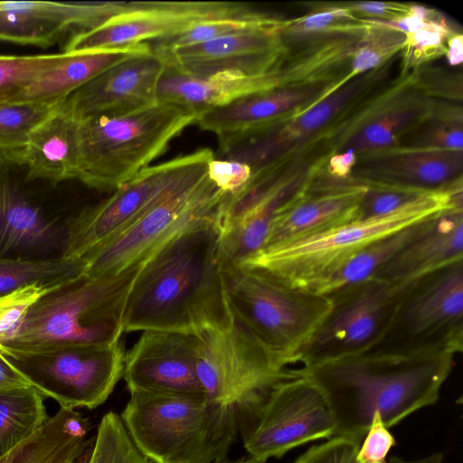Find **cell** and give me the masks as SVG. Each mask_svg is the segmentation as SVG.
<instances>
[{
	"instance_id": "48",
	"label": "cell",
	"mask_w": 463,
	"mask_h": 463,
	"mask_svg": "<svg viewBox=\"0 0 463 463\" xmlns=\"http://www.w3.org/2000/svg\"><path fill=\"white\" fill-rule=\"evenodd\" d=\"M446 57L449 65L457 66L463 61V36L461 33H456L448 40V48L446 49Z\"/></svg>"
},
{
	"instance_id": "50",
	"label": "cell",
	"mask_w": 463,
	"mask_h": 463,
	"mask_svg": "<svg viewBox=\"0 0 463 463\" xmlns=\"http://www.w3.org/2000/svg\"><path fill=\"white\" fill-rule=\"evenodd\" d=\"M216 463H266L265 461H261V460H259L257 458H254L252 457H250L249 458H245V459H240V460H236V461H219V462H216Z\"/></svg>"
},
{
	"instance_id": "19",
	"label": "cell",
	"mask_w": 463,
	"mask_h": 463,
	"mask_svg": "<svg viewBox=\"0 0 463 463\" xmlns=\"http://www.w3.org/2000/svg\"><path fill=\"white\" fill-rule=\"evenodd\" d=\"M165 65L151 51L106 70L69 97L80 119L95 115H123L157 103V88Z\"/></svg>"
},
{
	"instance_id": "13",
	"label": "cell",
	"mask_w": 463,
	"mask_h": 463,
	"mask_svg": "<svg viewBox=\"0 0 463 463\" xmlns=\"http://www.w3.org/2000/svg\"><path fill=\"white\" fill-rule=\"evenodd\" d=\"M194 338L196 373L205 396L234 411L239 420L288 369L234 319Z\"/></svg>"
},
{
	"instance_id": "39",
	"label": "cell",
	"mask_w": 463,
	"mask_h": 463,
	"mask_svg": "<svg viewBox=\"0 0 463 463\" xmlns=\"http://www.w3.org/2000/svg\"><path fill=\"white\" fill-rule=\"evenodd\" d=\"M355 16L345 6L328 7L327 9L289 21H281L279 34H298L339 30L349 32L361 30L364 32L369 24L365 21L362 24H351Z\"/></svg>"
},
{
	"instance_id": "20",
	"label": "cell",
	"mask_w": 463,
	"mask_h": 463,
	"mask_svg": "<svg viewBox=\"0 0 463 463\" xmlns=\"http://www.w3.org/2000/svg\"><path fill=\"white\" fill-rule=\"evenodd\" d=\"M165 66L195 76L235 71L247 74L275 68L281 49L280 35L255 32L230 35L174 48H153Z\"/></svg>"
},
{
	"instance_id": "45",
	"label": "cell",
	"mask_w": 463,
	"mask_h": 463,
	"mask_svg": "<svg viewBox=\"0 0 463 463\" xmlns=\"http://www.w3.org/2000/svg\"><path fill=\"white\" fill-rule=\"evenodd\" d=\"M352 14L357 13L374 19L392 20L402 17L409 12L410 5L397 3L365 1L345 6Z\"/></svg>"
},
{
	"instance_id": "15",
	"label": "cell",
	"mask_w": 463,
	"mask_h": 463,
	"mask_svg": "<svg viewBox=\"0 0 463 463\" xmlns=\"http://www.w3.org/2000/svg\"><path fill=\"white\" fill-rule=\"evenodd\" d=\"M26 178L16 153L0 151V258L64 259L68 226Z\"/></svg>"
},
{
	"instance_id": "12",
	"label": "cell",
	"mask_w": 463,
	"mask_h": 463,
	"mask_svg": "<svg viewBox=\"0 0 463 463\" xmlns=\"http://www.w3.org/2000/svg\"><path fill=\"white\" fill-rule=\"evenodd\" d=\"M215 157L210 148L147 166L100 203L68 218L64 259L80 260L158 203L191 176L207 170Z\"/></svg>"
},
{
	"instance_id": "34",
	"label": "cell",
	"mask_w": 463,
	"mask_h": 463,
	"mask_svg": "<svg viewBox=\"0 0 463 463\" xmlns=\"http://www.w3.org/2000/svg\"><path fill=\"white\" fill-rule=\"evenodd\" d=\"M85 463H153L135 446L118 414H105Z\"/></svg>"
},
{
	"instance_id": "36",
	"label": "cell",
	"mask_w": 463,
	"mask_h": 463,
	"mask_svg": "<svg viewBox=\"0 0 463 463\" xmlns=\"http://www.w3.org/2000/svg\"><path fill=\"white\" fill-rule=\"evenodd\" d=\"M68 53L0 55V100L10 91L62 61Z\"/></svg>"
},
{
	"instance_id": "47",
	"label": "cell",
	"mask_w": 463,
	"mask_h": 463,
	"mask_svg": "<svg viewBox=\"0 0 463 463\" xmlns=\"http://www.w3.org/2000/svg\"><path fill=\"white\" fill-rule=\"evenodd\" d=\"M28 385L24 377L0 355V389Z\"/></svg>"
},
{
	"instance_id": "7",
	"label": "cell",
	"mask_w": 463,
	"mask_h": 463,
	"mask_svg": "<svg viewBox=\"0 0 463 463\" xmlns=\"http://www.w3.org/2000/svg\"><path fill=\"white\" fill-rule=\"evenodd\" d=\"M197 115L157 102L123 115L80 120L77 178L97 190H116L160 156Z\"/></svg>"
},
{
	"instance_id": "22",
	"label": "cell",
	"mask_w": 463,
	"mask_h": 463,
	"mask_svg": "<svg viewBox=\"0 0 463 463\" xmlns=\"http://www.w3.org/2000/svg\"><path fill=\"white\" fill-rule=\"evenodd\" d=\"M458 260H463L462 204L423 221L374 277L403 285Z\"/></svg>"
},
{
	"instance_id": "33",
	"label": "cell",
	"mask_w": 463,
	"mask_h": 463,
	"mask_svg": "<svg viewBox=\"0 0 463 463\" xmlns=\"http://www.w3.org/2000/svg\"><path fill=\"white\" fill-rule=\"evenodd\" d=\"M61 102V101H60ZM0 101V151L20 152L36 127L60 103Z\"/></svg>"
},
{
	"instance_id": "43",
	"label": "cell",
	"mask_w": 463,
	"mask_h": 463,
	"mask_svg": "<svg viewBox=\"0 0 463 463\" xmlns=\"http://www.w3.org/2000/svg\"><path fill=\"white\" fill-rule=\"evenodd\" d=\"M207 176L221 192L231 196L249 184L252 171L246 164L214 157L208 165Z\"/></svg>"
},
{
	"instance_id": "40",
	"label": "cell",
	"mask_w": 463,
	"mask_h": 463,
	"mask_svg": "<svg viewBox=\"0 0 463 463\" xmlns=\"http://www.w3.org/2000/svg\"><path fill=\"white\" fill-rule=\"evenodd\" d=\"M60 283L33 284L0 297V344L14 334L29 307Z\"/></svg>"
},
{
	"instance_id": "4",
	"label": "cell",
	"mask_w": 463,
	"mask_h": 463,
	"mask_svg": "<svg viewBox=\"0 0 463 463\" xmlns=\"http://www.w3.org/2000/svg\"><path fill=\"white\" fill-rule=\"evenodd\" d=\"M120 418L153 463L222 461L240 427L234 411L204 394L131 392Z\"/></svg>"
},
{
	"instance_id": "1",
	"label": "cell",
	"mask_w": 463,
	"mask_h": 463,
	"mask_svg": "<svg viewBox=\"0 0 463 463\" xmlns=\"http://www.w3.org/2000/svg\"><path fill=\"white\" fill-rule=\"evenodd\" d=\"M233 321L222 274L216 217L196 222L156 250L128 294L124 332L198 335Z\"/></svg>"
},
{
	"instance_id": "25",
	"label": "cell",
	"mask_w": 463,
	"mask_h": 463,
	"mask_svg": "<svg viewBox=\"0 0 463 463\" xmlns=\"http://www.w3.org/2000/svg\"><path fill=\"white\" fill-rule=\"evenodd\" d=\"M150 51V44L144 43L68 53L62 61L8 92L1 100L58 103L106 70Z\"/></svg>"
},
{
	"instance_id": "24",
	"label": "cell",
	"mask_w": 463,
	"mask_h": 463,
	"mask_svg": "<svg viewBox=\"0 0 463 463\" xmlns=\"http://www.w3.org/2000/svg\"><path fill=\"white\" fill-rule=\"evenodd\" d=\"M365 190L364 184L304 189L276 215L262 250L356 218Z\"/></svg>"
},
{
	"instance_id": "17",
	"label": "cell",
	"mask_w": 463,
	"mask_h": 463,
	"mask_svg": "<svg viewBox=\"0 0 463 463\" xmlns=\"http://www.w3.org/2000/svg\"><path fill=\"white\" fill-rule=\"evenodd\" d=\"M122 377L130 393L204 394L196 373L194 335L142 332L125 354Z\"/></svg>"
},
{
	"instance_id": "18",
	"label": "cell",
	"mask_w": 463,
	"mask_h": 463,
	"mask_svg": "<svg viewBox=\"0 0 463 463\" xmlns=\"http://www.w3.org/2000/svg\"><path fill=\"white\" fill-rule=\"evenodd\" d=\"M131 2L0 1V41L48 47L71 29L95 28Z\"/></svg>"
},
{
	"instance_id": "28",
	"label": "cell",
	"mask_w": 463,
	"mask_h": 463,
	"mask_svg": "<svg viewBox=\"0 0 463 463\" xmlns=\"http://www.w3.org/2000/svg\"><path fill=\"white\" fill-rule=\"evenodd\" d=\"M44 399L32 385L0 389V458L49 420Z\"/></svg>"
},
{
	"instance_id": "9",
	"label": "cell",
	"mask_w": 463,
	"mask_h": 463,
	"mask_svg": "<svg viewBox=\"0 0 463 463\" xmlns=\"http://www.w3.org/2000/svg\"><path fill=\"white\" fill-rule=\"evenodd\" d=\"M243 445L261 461L335 435L334 416L321 388L301 368L288 369L239 420Z\"/></svg>"
},
{
	"instance_id": "35",
	"label": "cell",
	"mask_w": 463,
	"mask_h": 463,
	"mask_svg": "<svg viewBox=\"0 0 463 463\" xmlns=\"http://www.w3.org/2000/svg\"><path fill=\"white\" fill-rule=\"evenodd\" d=\"M412 109H394L384 112L369 122L350 141V147L356 151L386 149L394 143L400 130L419 117Z\"/></svg>"
},
{
	"instance_id": "8",
	"label": "cell",
	"mask_w": 463,
	"mask_h": 463,
	"mask_svg": "<svg viewBox=\"0 0 463 463\" xmlns=\"http://www.w3.org/2000/svg\"><path fill=\"white\" fill-rule=\"evenodd\" d=\"M463 350V260L401 286L390 323L369 352L439 355Z\"/></svg>"
},
{
	"instance_id": "16",
	"label": "cell",
	"mask_w": 463,
	"mask_h": 463,
	"mask_svg": "<svg viewBox=\"0 0 463 463\" xmlns=\"http://www.w3.org/2000/svg\"><path fill=\"white\" fill-rule=\"evenodd\" d=\"M251 8L222 1H136L100 25L75 33L63 52L113 48L161 41L201 23L243 14Z\"/></svg>"
},
{
	"instance_id": "41",
	"label": "cell",
	"mask_w": 463,
	"mask_h": 463,
	"mask_svg": "<svg viewBox=\"0 0 463 463\" xmlns=\"http://www.w3.org/2000/svg\"><path fill=\"white\" fill-rule=\"evenodd\" d=\"M357 450V463H387V456L396 440L378 411L373 414L368 430Z\"/></svg>"
},
{
	"instance_id": "32",
	"label": "cell",
	"mask_w": 463,
	"mask_h": 463,
	"mask_svg": "<svg viewBox=\"0 0 463 463\" xmlns=\"http://www.w3.org/2000/svg\"><path fill=\"white\" fill-rule=\"evenodd\" d=\"M369 26L354 52L351 69L343 80L326 90L316 100H321L336 91L361 73L375 68L403 47L405 35L388 27L365 20Z\"/></svg>"
},
{
	"instance_id": "10",
	"label": "cell",
	"mask_w": 463,
	"mask_h": 463,
	"mask_svg": "<svg viewBox=\"0 0 463 463\" xmlns=\"http://www.w3.org/2000/svg\"><path fill=\"white\" fill-rule=\"evenodd\" d=\"M225 195L208 178L207 170L191 176L128 227L84 255L80 260V273L116 274L148 259L196 222L217 218Z\"/></svg>"
},
{
	"instance_id": "29",
	"label": "cell",
	"mask_w": 463,
	"mask_h": 463,
	"mask_svg": "<svg viewBox=\"0 0 463 463\" xmlns=\"http://www.w3.org/2000/svg\"><path fill=\"white\" fill-rule=\"evenodd\" d=\"M422 222L368 244L324 279L314 291L329 295L341 288L361 283L374 277L417 232Z\"/></svg>"
},
{
	"instance_id": "5",
	"label": "cell",
	"mask_w": 463,
	"mask_h": 463,
	"mask_svg": "<svg viewBox=\"0 0 463 463\" xmlns=\"http://www.w3.org/2000/svg\"><path fill=\"white\" fill-rule=\"evenodd\" d=\"M462 204V186L428 191L389 214L354 218L266 248L241 263L265 270L294 287L315 288L373 241Z\"/></svg>"
},
{
	"instance_id": "6",
	"label": "cell",
	"mask_w": 463,
	"mask_h": 463,
	"mask_svg": "<svg viewBox=\"0 0 463 463\" xmlns=\"http://www.w3.org/2000/svg\"><path fill=\"white\" fill-rule=\"evenodd\" d=\"M231 314L283 368L297 358L328 313L327 295L291 286L260 269L222 258Z\"/></svg>"
},
{
	"instance_id": "2",
	"label": "cell",
	"mask_w": 463,
	"mask_h": 463,
	"mask_svg": "<svg viewBox=\"0 0 463 463\" xmlns=\"http://www.w3.org/2000/svg\"><path fill=\"white\" fill-rule=\"evenodd\" d=\"M454 356L367 352L301 369L326 395L335 424L334 437L362 442L375 411L391 428L435 404Z\"/></svg>"
},
{
	"instance_id": "30",
	"label": "cell",
	"mask_w": 463,
	"mask_h": 463,
	"mask_svg": "<svg viewBox=\"0 0 463 463\" xmlns=\"http://www.w3.org/2000/svg\"><path fill=\"white\" fill-rule=\"evenodd\" d=\"M281 20L252 9L243 14L201 23L175 36L149 43L153 48H174L200 43L230 35L270 32L279 34Z\"/></svg>"
},
{
	"instance_id": "38",
	"label": "cell",
	"mask_w": 463,
	"mask_h": 463,
	"mask_svg": "<svg viewBox=\"0 0 463 463\" xmlns=\"http://www.w3.org/2000/svg\"><path fill=\"white\" fill-rule=\"evenodd\" d=\"M438 16L428 20L419 32L404 34V66H415L446 52L444 43L453 33L445 20Z\"/></svg>"
},
{
	"instance_id": "42",
	"label": "cell",
	"mask_w": 463,
	"mask_h": 463,
	"mask_svg": "<svg viewBox=\"0 0 463 463\" xmlns=\"http://www.w3.org/2000/svg\"><path fill=\"white\" fill-rule=\"evenodd\" d=\"M360 444L353 439L333 437L310 447L293 463H357L355 456Z\"/></svg>"
},
{
	"instance_id": "3",
	"label": "cell",
	"mask_w": 463,
	"mask_h": 463,
	"mask_svg": "<svg viewBox=\"0 0 463 463\" xmlns=\"http://www.w3.org/2000/svg\"><path fill=\"white\" fill-rule=\"evenodd\" d=\"M146 260L116 274L80 273L62 281L29 307L14 334L0 345L39 350L120 341L128 297Z\"/></svg>"
},
{
	"instance_id": "14",
	"label": "cell",
	"mask_w": 463,
	"mask_h": 463,
	"mask_svg": "<svg viewBox=\"0 0 463 463\" xmlns=\"http://www.w3.org/2000/svg\"><path fill=\"white\" fill-rule=\"evenodd\" d=\"M401 286L373 277L327 295L330 309L296 364L312 368L371 351L390 323Z\"/></svg>"
},
{
	"instance_id": "44",
	"label": "cell",
	"mask_w": 463,
	"mask_h": 463,
	"mask_svg": "<svg viewBox=\"0 0 463 463\" xmlns=\"http://www.w3.org/2000/svg\"><path fill=\"white\" fill-rule=\"evenodd\" d=\"M411 147L462 152L463 133L460 125L447 123L422 134Z\"/></svg>"
},
{
	"instance_id": "23",
	"label": "cell",
	"mask_w": 463,
	"mask_h": 463,
	"mask_svg": "<svg viewBox=\"0 0 463 463\" xmlns=\"http://www.w3.org/2000/svg\"><path fill=\"white\" fill-rule=\"evenodd\" d=\"M80 120L66 98L36 127L15 152L28 180L56 186L77 178Z\"/></svg>"
},
{
	"instance_id": "46",
	"label": "cell",
	"mask_w": 463,
	"mask_h": 463,
	"mask_svg": "<svg viewBox=\"0 0 463 463\" xmlns=\"http://www.w3.org/2000/svg\"><path fill=\"white\" fill-rule=\"evenodd\" d=\"M356 162L355 151L348 148L342 154L335 155L328 164L329 173L338 178H345Z\"/></svg>"
},
{
	"instance_id": "26",
	"label": "cell",
	"mask_w": 463,
	"mask_h": 463,
	"mask_svg": "<svg viewBox=\"0 0 463 463\" xmlns=\"http://www.w3.org/2000/svg\"><path fill=\"white\" fill-rule=\"evenodd\" d=\"M374 182L423 190L447 187L462 168V152L420 148L392 149L372 160Z\"/></svg>"
},
{
	"instance_id": "37",
	"label": "cell",
	"mask_w": 463,
	"mask_h": 463,
	"mask_svg": "<svg viewBox=\"0 0 463 463\" xmlns=\"http://www.w3.org/2000/svg\"><path fill=\"white\" fill-rule=\"evenodd\" d=\"M430 191L382 182L366 184L358 208V218L378 217L393 213Z\"/></svg>"
},
{
	"instance_id": "27",
	"label": "cell",
	"mask_w": 463,
	"mask_h": 463,
	"mask_svg": "<svg viewBox=\"0 0 463 463\" xmlns=\"http://www.w3.org/2000/svg\"><path fill=\"white\" fill-rule=\"evenodd\" d=\"M89 420L61 407L31 437L0 458V463H74L89 446Z\"/></svg>"
},
{
	"instance_id": "49",
	"label": "cell",
	"mask_w": 463,
	"mask_h": 463,
	"mask_svg": "<svg viewBox=\"0 0 463 463\" xmlns=\"http://www.w3.org/2000/svg\"><path fill=\"white\" fill-rule=\"evenodd\" d=\"M443 455L440 452L432 453L427 457L418 459H404L402 458L392 456L389 458L388 463H442Z\"/></svg>"
},
{
	"instance_id": "11",
	"label": "cell",
	"mask_w": 463,
	"mask_h": 463,
	"mask_svg": "<svg viewBox=\"0 0 463 463\" xmlns=\"http://www.w3.org/2000/svg\"><path fill=\"white\" fill-rule=\"evenodd\" d=\"M121 341L109 345L16 350L0 345V355L44 397L69 409H94L122 377Z\"/></svg>"
},
{
	"instance_id": "21",
	"label": "cell",
	"mask_w": 463,
	"mask_h": 463,
	"mask_svg": "<svg viewBox=\"0 0 463 463\" xmlns=\"http://www.w3.org/2000/svg\"><path fill=\"white\" fill-rule=\"evenodd\" d=\"M288 81L287 71L276 67L256 74L225 71L195 76L165 66L158 83L157 102L175 104L198 115L248 96L285 88Z\"/></svg>"
},
{
	"instance_id": "31",
	"label": "cell",
	"mask_w": 463,
	"mask_h": 463,
	"mask_svg": "<svg viewBox=\"0 0 463 463\" xmlns=\"http://www.w3.org/2000/svg\"><path fill=\"white\" fill-rule=\"evenodd\" d=\"M80 260L0 258V297L33 284H57L81 272Z\"/></svg>"
}]
</instances>
